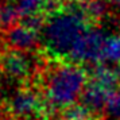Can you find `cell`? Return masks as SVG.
Wrapping results in <instances>:
<instances>
[{
	"instance_id": "obj_1",
	"label": "cell",
	"mask_w": 120,
	"mask_h": 120,
	"mask_svg": "<svg viewBox=\"0 0 120 120\" xmlns=\"http://www.w3.org/2000/svg\"><path fill=\"white\" fill-rule=\"evenodd\" d=\"M90 27V22L82 10L80 0L71 1L53 16L43 27V43L46 50L55 58H68L73 46Z\"/></svg>"
},
{
	"instance_id": "obj_2",
	"label": "cell",
	"mask_w": 120,
	"mask_h": 120,
	"mask_svg": "<svg viewBox=\"0 0 120 120\" xmlns=\"http://www.w3.org/2000/svg\"><path fill=\"white\" fill-rule=\"evenodd\" d=\"M86 71L80 66L62 65L50 71L45 85L47 115L74 104L86 86Z\"/></svg>"
},
{
	"instance_id": "obj_3",
	"label": "cell",
	"mask_w": 120,
	"mask_h": 120,
	"mask_svg": "<svg viewBox=\"0 0 120 120\" xmlns=\"http://www.w3.org/2000/svg\"><path fill=\"white\" fill-rule=\"evenodd\" d=\"M105 35L98 28L89 27L88 31L77 41L73 49L68 55L71 62H89V64H101L103 58V46L105 42Z\"/></svg>"
},
{
	"instance_id": "obj_4",
	"label": "cell",
	"mask_w": 120,
	"mask_h": 120,
	"mask_svg": "<svg viewBox=\"0 0 120 120\" xmlns=\"http://www.w3.org/2000/svg\"><path fill=\"white\" fill-rule=\"evenodd\" d=\"M10 112L20 119L47 115L45 97L33 89H20L10 100Z\"/></svg>"
},
{
	"instance_id": "obj_5",
	"label": "cell",
	"mask_w": 120,
	"mask_h": 120,
	"mask_svg": "<svg viewBox=\"0 0 120 120\" xmlns=\"http://www.w3.org/2000/svg\"><path fill=\"white\" fill-rule=\"evenodd\" d=\"M0 69L11 78L24 80L33 73V60L23 50L10 49L0 54Z\"/></svg>"
},
{
	"instance_id": "obj_6",
	"label": "cell",
	"mask_w": 120,
	"mask_h": 120,
	"mask_svg": "<svg viewBox=\"0 0 120 120\" xmlns=\"http://www.w3.org/2000/svg\"><path fill=\"white\" fill-rule=\"evenodd\" d=\"M38 31H34L24 24H15L8 28L6 33V42L11 49H18L23 51L34 49L39 42Z\"/></svg>"
},
{
	"instance_id": "obj_7",
	"label": "cell",
	"mask_w": 120,
	"mask_h": 120,
	"mask_svg": "<svg viewBox=\"0 0 120 120\" xmlns=\"http://www.w3.org/2000/svg\"><path fill=\"white\" fill-rule=\"evenodd\" d=\"M111 92L112 90H108L104 86L89 80V82L86 84V86H85V89L81 94V97H80V101L85 107H88L93 113H98L103 109H105L107 98H108V94Z\"/></svg>"
},
{
	"instance_id": "obj_8",
	"label": "cell",
	"mask_w": 120,
	"mask_h": 120,
	"mask_svg": "<svg viewBox=\"0 0 120 120\" xmlns=\"http://www.w3.org/2000/svg\"><path fill=\"white\" fill-rule=\"evenodd\" d=\"M20 19L47 12V0H14Z\"/></svg>"
},
{
	"instance_id": "obj_9",
	"label": "cell",
	"mask_w": 120,
	"mask_h": 120,
	"mask_svg": "<svg viewBox=\"0 0 120 120\" xmlns=\"http://www.w3.org/2000/svg\"><path fill=\"white\" fill-rule=\"evenodd\" d=\"M101 58L105 62L120 64V35H109L105 38Z\"/></svg>"
},
{
	"instance_id": "obj_10",
	"label": "cell",
	"mask_w": 120,
	"mask_h": 120,
	"mask_svg": "<svg viewBox=\"0 0 120 120\" xmlns=\"http://www.w3.org/2000/svg\"><path fill=\"white\" fill-rule=\"evenodd\" d=\"M19 18H20V15H19L14 1L6 0V3L0 6V27L6 28V30L11 28L12 26L16 24Z\"/></svg>"
},
{
	"instance_id": "obj_11",
	"label": "cell",
	"mask_w": 120,
	"mask_h": 120,
	"mask_svg": "<svg viewBox=\"0 0 120 120\" xmlns=\"http://www.w3.org/2000/svg\"><path fill=\"white\" fill-rule=\"evenodd\" d=\"M80 3L90 23L101 19L107 12V6L104 0H80Z\"/></svg>"
},
{
	"instance_id": "obj_12",
	"label": "cell",
	"mask_w": 120,
	"mask_h": 120,
	"mask_svg": "<svg viewBox=\"0 0 120 120\" xmlns=\"http://www.w3.org/2000/svg\"><path fill=\"white\" fill-rule=\"evenodd\" d=\"M93 115L94 113L82 103H74L64 108V112L61 115V120H92Z\"/></svg>"
},
{
	"instance_id": "obj_13",
	"label": "cell",
	"mask_w": 120,
	"mask_h": 120,
	"mask_svg": "<svg viewBox=\"0 0 120 120\" xmlns=\"http://www.w3.org/2000/svg\"><path fill=\"white\" fill-rule=\"evenodd\" d=\"M105 112L113 119H120V88H116L108 94Z\"/></svg>"
},
{
	"instance_id": "obj_14",
	"label": "cell",
	"mask_w": 120,
	"mask_h": 120,
	"mask_svg": "<svg viewBox=\"0 0 120 120\" xmlns=\"http://www.w3.org/2000/svg\"><path fill=\"white\" fill-rule=\"evenodd\" d=\"M107 1L112 3V4H115V6H120V0H107Z\"/></svg>"
},
{
	"instance_id": "obj_15",
	"label": "cell",
	"mask_w": 120,
	"mask_h": 120,
	"mask_svg": "<svg viewBox=\"0 0 120 120\" xmlns=\"http://www.w3.org/2000/svg\"><path fill=\"white\" fill-rule=\"evenodd\" d=\"M53 1H55V3H58V1H60V0H53Z\"/></svg>"
}]
</instances>
